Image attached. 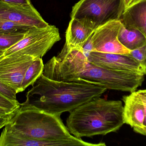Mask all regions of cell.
Returning a JSON list of instances; mask_svg holds the SVG:
<instances>
[{
  "label": "cell",
  "instance_id": "6da1fadb",
  "mask_svg": "<svg viewBox=\"0 0 146 146\" xmlns=\"http://www.w3.org/2000/svg\"><path fill=\"white\" fill-rule=\"evenodd\" d=\"M42 74L57 81L94 84L107 90L133 92L141 86L145 75L101 67L89 62L82 50L66 44L44 65Z\"/></svg>",
  "mask_w": 146,
  "mask_h": 146
},
{
  "label": "cell",
  "instance_id": "7a4b0ae2",
  "mask_svg": "<svg viewBox=\"0 0 146 146\" xmlns=\"http://www.w3.org/2000/svg\"><path fill=\"white\" fill-rule=\"evenodd\" d=\"M27 93L25 103L51 115L61 116L95 98L107 89L88 83L57 81L42 74Z\"/></svg>",
  "mask_w": 146,
  "mask_h": 146
},
{
  "label": "cell",
  "instance_id": "3957f363",
  "mask_svg": "<svg viewBox=\"0 0 146 146\" xmlns=\"http://www.w3.org/2000/svg\"><path fill=\"white\" fill-rule=\"evenodd\" d=\"M123 111L120 100L95 98L70 112L67 127L78 139L105 135L116 132L124 124Z\"/></svg>",
  "mask_w": 146,
  "mask_h": 146
},
{
  "label": "cell",
  "instance_id": "277c9868",
  "mask_svg": "<svg viewBox=\"0 0 146 146\" xmlns=\"http://www.w3.org/2000/svg\"><path fill=\"white\" fill-rule=\"evenodd\" d=\"M61 116L21 104L8 126L27 138L38 140H60L72 138Z\"/></svg>",
  "mask_w": 146,
  "mask_h": 146
},
{
  "label": "cell",
  "instance_id": "5b68a950",
  "mask_svg": "<svg viewBox=\"0 0 146 146\" xmlns=\"http://www.w3.org/2000/svg\"><path fill=\"white\" fill-rule=\"evenodd\" d=\"M60 39L59 29L55 26L32 28L20 41L4 51L0 57L9 55H27L35 58H42Z\"/></svg>",
  "mask_w": 146,
  "mask_h": 146
},
{
  "label": "cell",
  "instance_id": "8992f818",
  "mask_svg": "<svg viewBox=\"0 0 146 146\" xmlns=\"http://www.w3.org/2000/svg\"><path fill=\"white\" fill-rule=\"evenodd\" d=\"M123 12V0H80L73 6L71 18L86 20L96 29L119 19Z\"/></svg>",
  "mask_w": 146,
  "mask_h": 146
},
{
  "label": "cell",
  "instance_id": "52a82bcc",
  "mask_svg": "<svg viewBox=\"0 0 146 146\" xmlns=\"http://www.w3.org/2000/svg\"><path fill=\"white\" fill-rule=\"evenodd\" d=\"M122 25L120 20H113L97 27L91 36L92 51L129 55L131 51L125 48L118 40Z\"/></svg>",
  "mask_w": 146,
  "mask_h": 146
},
{
  "label": "cell",
  "instance_id": "ba28073f",
  "mask_svg": "<svg viewBox=\"0 0 146 146\" xmlns=\"http://www.w3.org/2000/svg\"><path fill=\"white\" fill-rule=\"evenodd\" d=\"M27 55H9L0 57V81L17 93L22 92L21 84L25 74L34 59Z\"/></svg>",
  "mask_w": 146,
  "mask_h": 146
},
{
  "label": "cell",
  "instance_id": "9c48e42d",
  "mask_svg": "<svg viewBox=\"0 0 146 146\" xmlns=\"http://www.w3.org/2000/svg\"><path fill=\"white\" fill-rule=\"evenodd\" d=\"M0 18L32 28H42L49 25L32 4L18 5L0 0Z\"/></svg>",
  "mask_w": 146,
  "mask_h": 146
},
{
  "label": "cell",
  "instance_id": "30bf717a",
  "mask_svg": "<svg viewBox=\"0 0 146 146\" xmlns=\"http://www.w3.org/2000/svg\"><path fill=\"white\" fill-rule=\"evenodd\" d=\"M89 62L101 67L146 75V68L130 55L91 51L87 56Z\"/></svg>",
  "mask_w": 146,
  "mask_h": 146
},
{
  "label": "cell",
  "instance_id": "8fae6325",
  "mask_svg": "<svg viewBox=\"0 0 146 146\" xmlns=\"http://www.w3.org/2000/svg\"><path fill=\"white\" fill-rule=\"evenodd\" d=\"M95 30L86 20L71 19L66 32L65 44L69 48L82 49Z\"/></svg>",
  "mask_w": 146,
  "mask_h": 146
},
{
  "label": "cell",
  "instance_id": "7c38bea8",
  "mask_svg": "<svg viewBox=\"0 0 146 146\" xmlns=\"http://www.w3.org/2000/svg\"><path fill=\"white\" fill-rule=\"evenodd\" d=\"M122 100L124 103L123 117L124 124L131 127L144 126L145 109L140 97L137 91L128 95L123 96Z\"/></svg>",
  "mask_w": 146,
  "mask_h": 146
},
{
  "label": "cell",
  "instance_id": "4fadbf2b",
  "mask_svg": "<svg viewBox=\"0 0 146 146\" xmlns=\"http://www.w3.org/2000/svg\"><path fill=\"white\" fill-rule=\"evenodd\" d=\"M128 28L136 29L146 37V0H139L123 11L119 19Z\"/></svg>",
  "mask_w": 146,
  "mask_h": 146
},
{
  "label": "cell",
  "instance_id": "5bb4252c",
  "mask_svg": "<svg viewBox=\"0 0 146 146\" xmlns=\"http://www.w3.org/2000/svg\"><path fill=\"white\" fill-rule=\"evenodd\" d=\"M55 145L54 141L38 140L27 138L7 125L0 135V146H54Z\"/></svg>",
  "mask_w": 146,
  "mask_h": 146
},
{
  "label": "cell",
  "instance_id": "9a60e30c",
  "mask_svg": "<svg viewBox=\"0 0 146 146\" xmlns=\"http://www.w3.org/2000/svg\"><path fill=\"white\" fill-rule=\"evenodd\" d=\"M119 42L131 51L146 45L145 36L139 30L128 28L122 25L118 35Z\"/></svg>",
  "mask_w": 146,
  "mask_h": 146
},
{
  "label": "cell",
  "instance_id": "2e32d148",
  "mask_svg": "<svg viewBox=\"0 0 146 146\" xmlns=\"http://www.w3.org/2000/svg\"><path fill=\"white\" fill-rule=\"evenodd\" d=\"M44 67V65L42 58L34 59L25 74L21 84L22 92L24 91L29 86L32 85L42 74Z\"/></svg>",
  "mask_w": 146,
  "mask_h": 146
},
{
  "label": "cell",
  "instance_id": "e0dca14e",
  "mask_svg": "<svg viewBox=\"0 0 146 146\" xmlns=\"http://www.w3.org/2000/svg\"><path fill=\"white\" fill-rule=\"evenodd\" d=\"M26 33H10L0 32V50L4 51L13 46L24 37Z\"/></svg>",
  "mask_w": 146,
  "mask_h": 146
},
{
  "label": "cell",
  "instance_id": "ac0fdd59",
  "mask_svg": "<svg viewBox=\"0 0 146 146\" xmlns=\"http://www.w3.org/2000/svg\"><path fill=\"white\" fill-rule=\"evenodd\" d=\"M32 27L0 18V32L10 33H25Z\"/></svg>",
  "mask_w": 146,
  "mask_h": 146
},
{
  "label": "cell",
  "instance_id": "d6986e66",
  "mask_svg": "<svg viewBox=\"0 0 146 146\" xmlns=\"http://www.w3.org/2000/svg\"><path fill=\"white\" fill-rule=\"evenodd\" d=\"M129 55L136 60L141 66L146 68V45L131 50Z\"/></svg>",
  "mask_w": 146,
  "mask_h": 146
},
{
  "label": "cell",
  "instance_id": "ffe728a7",
  "mask_svg": "<svg viewBox=\"0 0 146 146\" xmlns=\"http://www.w3.org/2000/svg\"><path fill=\"white\" fill-rule=\"evenodd\" d=\"M21 104L18 101H15L8 98L0 93V107L5 109L14 111L18 109Z\"/></svg>",
  "mask_w": 146,
  "mask_h": 146
},
{
  "label": "cell",
  "instance_id": "44dd1931",
  "mask_svg": "<svg viewBox=\"0 0 146 146\" xmlns=\"http://www.w3.org/2000/svg\"><path fill=\"white\" fill-rule=\"evenodd\" d=\"M0 93L11 100L15 101H18L16 98V94L17 93L16 91L9 86L3 83L1 81H0Z\"/></svg>",
  "mask_w": 146,
  "mask_h": 146
},
{
  "label": "cell",
  "instance_id": "7402d4cb",
  "mask_svg": "<svg viewBox=\"0 0 146 146\" xmlns=\"http://www.w3.org/2000/svg\"><path fill=\"white\" fill-rule=\"evenodd\" d=\"M16 111L7 115H0V129L2 128L3 127H5L6 125L9 123L11 119L13 116Z\"/></svg>",
  "mask_w": 146,
  "mask_h": 146
},
{
  "label": "cell",
  "instance_id": "603a6c76",
  "mask_svg": "<svg viewBox=\"0 0 146 146\" xmlns=\"http://www.w3.org/2000/svg\"><path fill=\"white\" fill-rule=\"evenodd\" d=\"M137 91L141 98L143 105H144L145 113V119L144 123V126L146 127V89L139 90Z\"/></svg>",
  "mask_w": 146,
  "mask_h": 146
},
{
  "label": "cell",
  "instance_id": "cb8c5ba5",
  "mask_svg": "<svg viewBox=\"0 0 146 146\" xmlns=\"http://www.w3.org/2000/svg\"><path fill=\"white\" fill-rule=\"evenodd\" d=\"M5 2L18 5H30L32 4L31 0H1Z\"/></svg>",
  "mask_w": 146,
  "mask_h": 146
},
{
  "label": "cell",
  "instance_id": "d4e9b609",
  "mask_svg": "<svg viewBox=\"0 0 146 146\" xmlns=\"http://www.w3.org/2000/svg\"><path fill=\"white\" fill-rule=\"evenodd\" d=\"M133 129L135 133L146 136V127H135L133 128Z\"/></svg>",
  "mask_w": 146,
  "mask_h": 146
},
{
  "label": "cell",
  "instance_id": "484cf974",
  "mask_svg": "<svg viewBox=\"0 0 146 146\" xmlns=\"http://www.w3.org/2000/svg\"><path fill=\"white\" fill-rule=\"evenodd\" d=\"M135 0H123V11L128 8L132 3H133Z\"/></svg>",
  "mask_w": 146,
  "mask_h": 146
},
{
  "label": "cell",
  "instance_id": "4316f807",
  "mask_svg": "<svg viewBox=\"0 0 146 146\" xmlns=\"http://www.w3.org/2000/svg\"><path fill=\"white\" fill-rule=\"evenodd\" d=\"M15 111H11L5 109H3V108L0 107V115H4L10 114V113H12V112Z\"/></svg>",
  "mask_w": 146,
  "mask_h": 146
},
{
  "label": "cell",
  "instance_id": "83f0119b",
  "mask_svg": "<svg viewBox=\"0 0 146 146\" xmlns=\"http://www.w3.org/2000/svg\"><path fill=\"white\" fill-rule=\"evenodd\" d=\"M3 51L1 50H0V57L2 55L3 53Z\"/></svg>",
  "mask_w": 146,
  "mask_h": 146
},
{
  "label": "cell",
  "instance_id": "f1b7e54d",
  "mask_svg": "<svg viewBox=\"0 0 146 146\" xmlns=\"http://www.w3.org/2000/svg\"><path fill=\"white\" fill-rule=\"evenodd\" d=\"M139 1V0H135V1L133 3L137 1Z\"/></svg>",
  "mask_w": 146,
  "mask_h": 146
},
{
  "label": "cell",
  "instance_id": "f546056e",
  "mask_svg": "<svg viewBox=\"0 0 146 146\" xmlns=\"http://www.w3.org/2000/svg\"><path fill=\"white\" fill-rule=\"evenodd\" d=\"M145 65H146V61H145Z\"/></svg>",
  "mask_w": 146,
  "mask_h": 146
}]
</instances>
